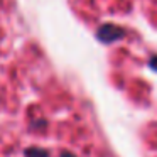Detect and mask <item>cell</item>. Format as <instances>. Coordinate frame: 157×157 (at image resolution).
I'll return each instance as SVG.
<instances>
[{
  "label": "cell",
  "instance_id": "1",
  "mask_svg": "<svg viewBox=\"0 0 157 157\" xmlns=\"http://www.w3.org/2000/svg\"><path fill=\"white\" fill-rule=\"evenodd\" d=\"M123 36H125V31H123L122 27H118V25H115V24H105L98 29V32H96V37L101 42H105V44L118 41Z\"/></svg>",
  "mask_w": 157,
  "mask_h": 157
},
{
  "label": "cell",
  "instance_id": "2",
  "mask_svg": "<svg viewBox=\"0 0 157 157\" xmlns=\"http://www.w3.org/2000/svg\"><path fill=\"white\" fill-rule=\"evenodd\" d=\"M25 157H49V154L42 149H29L25 150Z\"/></svg>",
  "mask_w": 157,
  "mask_h": 157
},
{
  "label": "cell",
  "instance_id": "3",
  "mask_svg": "<svg viewBox=\"0 0 157 157\" xmlns=\"http://www.w3.org/2000/svg\"><path fill=\"white\" fill-rule=\"evenodd\" d=\"M149 66L154 69V71H157V56H154L152 59H150V63H149Z\"/></svg>",
  "mask_w": 157,
  "mask_h": 157
},
{
  "label": "cell",
  "instance_id": "4",
  "mask_svg": "<svg viewBox=\"0 0 157 157\" xmlns=\"http://www.w3.org/2000/svg\"><path fill=\"white\" fill-rule=\"evenodd\" d=\"M61 157H76V155H73V154H68V152H63Z\"/></svg>",
  "mask_w": 157,
  "mask_h": 157
}]
</instances>
